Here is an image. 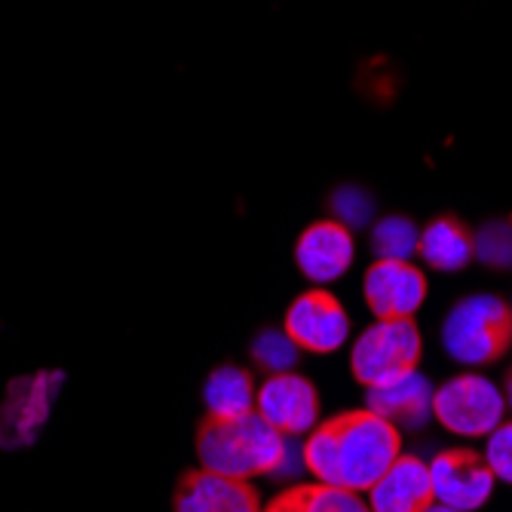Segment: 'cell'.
<instances>
[{"instance_id":"obj_10","label":"cell","mask_w":512,"mask_h":512,"mask_svg":"<svg viewBox=\"0 0 512 512\" xmlns=\"http://www.w3.org/2000/svg\"><path fill=\"white\" fill-rule=\"evenodd\" d=\"M255 411L264 421L283 433L286 439L304 436L319 421V393L316 387L295 375V371H283V375H267L264 387L255 393Z\"/></svg>"},{"instance_id":"obj_7","label":"cell","mask_w":512,"mask_h":512,"mask_svg":"<svg viewBox=\"0 0 512 512\" xmlns=\"http://www.w3.org/2000/svg\"><path fill=\"white\" fill-rule=\"evenodd\" d=\"M283 332L298 350L329 356L344 347L350 338V316L344 304L325 289H307L286 310Z\"/></svg>"},{"instance_id":"obj_19","label":"cell","mask_w":512,"mask_h":512,"mask_svg":"<svg viewBox=\"0 0 512 512\" xmlns=\"http://www.w3.org/2000/svg\"><path fill=\"white\" fill-rule=\"evenodd\" d=\"M252 359L267 375H283V371H292V365L298 362V347L283 329H264L252 341Z\"/></svg>"},{"instance_id":"obj_1","label":"cell","mask_w":512,"mask_h":512,"mask_svg":"<svg viewBox=\"0 0 512 512\" xmlns=\"http://www.w3.org/2000/svg\"><path fill=\"white\" fill-rule=\"evenodd\" d=\"M402 454V433L368 408H353L313 427L301 457L319 485L365 494Z\"/></svg>"},{"instance_id":"obj_23","label":"cell","mask_w":512,"mask_h":512,"mask_svg":"<svg viewBox=\"0 0 512 512\" xmlns=\"http://www.w3.org/2000/svg\"><path fill=\"white\" fill-rule=\"evenodd\" d=\"M503 390H506V405L512 408V365H509L506 378H503Z\"/></svg>"},{"instance_id":"obj_13","label":"cell","mask_w":512,"mask_h":512,"mask_svg":"<svg viewBox=\"0 0 512 512\" xmlns=\"http://www.w3.org/2000/svg\"><path fill=\"white\" fill-rule=\"evenodd\" d=\"M371 512H427L436 503L430 467L414 454H399L393 467L368 488Z\"/></svg>"},{"instance_id":"obj_12","label":"cell","mask_w":512,"mask_h":512,"mask_svg":"<svg viewBox=\"0 0 512 512\" xmlns=\"http://www.w3.org/2000/svg\"><path fill=\"white\" fill-rule=\"evenodd\" d=\"M353 255H356L353 230L335 218L310 224L295 246L298 270L310 279V283H319V286L341 279L350 270Z\"/></svg>"},{"instance_id":"obj_16","label":"cell","mask_w":512,"mask_h":512,"mask_svg":"<svg viewBox=\"0 0 512 512\" xmlns=\"http://www.w3.org/2000/svg\"><path fill=\"white\" fill-rule=\"evenodd\" d=\"M261 512H371V509L353 491L307 482V485H292L283 494H276Z\"/></svg>"},{"instance_id":"obj_22","label":"cell","mask_w":512,"mask_h":512,"mask_svg":"<svg viewBox=\"0 0 512 512\" xmlns=\"http://www.w3.org/2000/svg\"><path fill=\"white\" fill-rule=\"evenodd\" d=\"M371 206H375V200H371V197H368L365 191H359V188H341V191H335V197H332L335 221H341V224H347V227H362V224H368Z\"/></svg>"},{"instance_id":"obj_11","label":"cell","mask_w":512,"mask_h":512,"mask_svg":"<svg viewBox=\"0 0 512 512\" xmlns=\"http://www.w3.org/2000/svg\"><path fill=\"white\" fill-rule=\"evenodd\" d=\"M261 494L249 479H230L212 470H188L178 479L172 512H261Z\"/></svg>"},{"instance_id":"obj_4","label":"cell","mask_w":512,"mask_h":512,"mask_svg":"<svg viewBox=\"0 0 512 512\" xmlns=\"http://www.w3.org/2000/svg\"><path fill=\"white\" fill-rule=\"evenodd\" d=\"M421 356L424 341L414 319H378L356 338L350 368L365 390H375L417 371Z\"/></svg>"},{"instance_id":"obj_20","label":"cell","mask_w":512,"mask_h":512,"mask_svg":"<svg viewBox=\"0 0 512 512\" xmlns=\"http://www.w3.org/2000/svg\"><path fill=\"white\" fill-rule=\"evenodd\" d=\"M476 258L494 270L512 267V218L482 224V230L476 234Z\"/></svg>"},{"instance_id":"obj_17","label":"cell","mask_w":512,"mask_h":512,"mask_svg":"<svg viewBox=\"0 0 512 512\" xmlns=\"http://www.w3.org/2000/svg\"><path fill=\"white\" fill-rule=\"evenodd\" d=\"M206 414L212 417H240L255 411V384L252 375L237 365H218L203 390Z\"/></svg>"},{"instance_id":"obj_6","label":"cell","mask_w":512,"mask_h":512,"mask_svg":"<svg viewBox=\"0 0 512 512\" xmlns=\"http://www.w3.org/2000/svg\"><path fill=\"white\" fill-rule=\"evenodd\" d=\"M62 387L59 371H40L31 378H16L0 402V448H28L43 430Z\"/></svg>"},{"instance_id":"obj_9","label":"cell","mask_w":512,"mask_h":512,"mask_svg":"<svg viewBox=\"0 0 512 512\" xmlns=\"http://www.w3.org/2000/svg\"><path fill=\"white\" fill-rule=\"evenodd\" d=\"M362 295L378 319H414L427 301V273L411 261L378 258L365 270Z\"/></svg>"},{"instance_id":"obj_14","label":"cell","mask_w":512,"mask_h":512,"mask_svg":"<svg viewBox=\"0 0 512 512\" xmlns=\"http://www.w3.org/2000/svg\"><path fill=\"white\" fill-rule=\"evenodd\" d=\"M365 408L381 414L396 430H421L433 414V384L421 371H411L396 384L368 390Z\"/></svg>"},{"instance_id":"obj_24","label":"cell","mask_w":512,"mask_h":512,"mask_svg":"<svg viewBox=\"0 0 512 512\" xmlns=\"http://www.w3.org/2000/svg\"><path fill=\"white\" fill-rule=\"evenodd\" d=\"M427 512H460V509H451V506H445V503H433Z\"/></svg>"},{"instance_id":"obj_18","label":"cell","mask_w":512,"mask_h":512,"mask_svg":"<svg viewBox=\"0 0 512 512\" xmlns=\"http://www.w3.org/2000/svg\"><path fill=\"white\" fill-rule=\"evenodd\" d=\"M417 240H421V230L402 215H390L371 230V249L387 261H408L411 255H417Z\"/></svg>"},{"instance_id":"obj_8","label":"cell","mask_w":512,"mask_h":512,"mask_svg":"<svg viewBox=\"0 0 512 512\" xmlns=\"http://www.w3.org/2000/svg\"><path fill=\"white\" fill-rule=\"evenodd\" d=\"M430 482L436 503H445L460 512H473L488 503L494 494V473L485 454L473 448H448L439 451L430 463Z\"/></svg>"},{"instance_id":"obj_21","label":"cell","mask_w":512,"mask_h":512,"mask_svg":"<svg viewBox=\"0 0 512 512\" xmlns=\"http://www.w3.org/2000/svg\"><path fill=\"white\" fill-rule=\"evenodd\" d=\"M485 460H488V467H491L494 479L512 485V421H500V424L488 433Z\"/></svg>"},{"instance_id":"obj_5","label":"cell","mask_w":512,"mask_h":512,"mask_svg":"<svg viewBox=\"0 0 512 512\" xmlns=\"http://www.w3.org/2000/svg\"><path fill=\"white\" fill-rule=\"evenodd\" d=\"M503 411V393L482 375H457L433 390V417L454 436H488L503 421Z\"/></svg>"},{"instance_id":"obj_3","label":"cell","mask_w":512,"mask_h":512,"mask_svg":"<svg viewBox=\"0 0 512 512\" xmlns=\"http://www.w3.org/2000/svg\"><path fill=\"white\" fill-rule=\"evenodd\" d=\"M442 344L460 365H494L512 347V307L497 295L460 298L442 322Z\"/></svg>"},{"instance_id":"obj_15","label":"cell","mask_w":512,"mask_h":512,"mask_svg":"<svg viewBox=\"0 0 512 512\" xmlns=\"http://www.w3.org/2000/svg\"><path fill=\"white\" fill-rule=\"evenodd\" d=\"M417 255L427 267L442 273L463 270L476 258V234L457 215H439L421 230Z\"/></svg>"},{"instance_id":"obj_2","label":"cell","mask_w":512,"mask_h":512,"mask_svg":"<svg viewBox=\"0 0 512 512\" xmlns=\"http://www.w3.org/2000/svg\"><path fill=\"white\" fill-rule=\"evenodd\" d=\"M197 454L203 470L230 479L276 476L289 460L286 436L276 433L258 411L240 417L206 414L197 427Z\"/></svg>"}]
</instances>
